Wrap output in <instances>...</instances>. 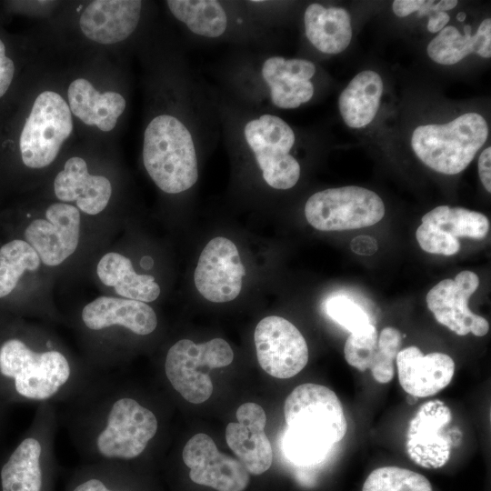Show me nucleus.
<instances>
[{"mask_svg":"<svg viewBox=\"0 0 491 491\" xmlns=\"http://www.w3.org/2000/svg\"><path fill=\"white\" fill-rule=\"evenodd\" d=\"M72 130L71 111L64 98L53 91L41 93L34 102L19 138L25 165L35 169L49 165Z\"/></svg>","mask_w":491,"mask_h":491,"instance_id":"6e6552de","label":"nucleus"},{"mask_svg":"<svg viewBox=\"0 0 491 491\" xmlns=\"http://www.w3.org/2000/svg\"><path fill=\"white\" fill-rule=\"evenodd\" d=\"M254 339L260 366L274 377H293L307 364L306 339L284 317L270 316L263 318L256 327Z\"/></svg>","mask_w":491,"mask_h":491,"instance_id":"9b49d317","label":"nucleus"},{"mask_svg":"<svg viewBox=\"0 0 491 491\" xmlns=\"http://www.w3.org/2000/svg\"><path fill=\"white\" fill-rule=\"evenodd\" d=\"M424 0H395L392 9L396 15L405 17L414 12H418Z\"/></svg>","mask_w":491,"mask_h":491,"instance_id":"58836bf2","label":"nucleus"},{"mask_svg":"<svg viewBox=\"0 0 491 491\" xmlns=\"http://www.w3.org/2000/svg\"><path fill=\"white\" fill-rule=\"evenodd\" d=\"M245 266L235 245L222 236L213 238L200 254L194 274L198 292L208 301L225 303L241 292Z\"/></svg>","mask_w":491,"mask_h":491,"instance_id":"f8f14e48","label":"nucleus"},{"mask_svg":"<svg viewBox=\"0 0 491 491\" xmlns=\"http://www.w3.org/2000/svg\"><path fill=\"white\" fill-rule=\"evenodd\" d=\"M40 258L25 240H12L0 248V298L9 295L25 271L40 266Z\"/></svg>","mask_w":491,"mask_h":491,"instance_id":"c756f323","label":"nucleus"},{"mask_svg":"<svg viewBox=\"0 0 491 491\" xmlns=\"http://www.w3.org/2000/svg\"><path fill=\"white\" fill-rule=\"evenodd\" d=\"M479 286V278L471 271L458 273L455 279H444L429 290L428 309L436 320L458 336L472 333L484 336L489 330L488 322L474 314L467 306L469 297Z\"/></svg>","mask_w":491,"mask_h":491,"instance_id":"ddd939ff","label":"nucleus"},{"mask_svg":"<svg viewBox=\"0 0 491 491\" xmlns=\"http://www.w3.org/2000/svg\"><path fill=\"white\" fill-rule=\"evenodd\" d=\"M478 175L480 180L487 192H491V147L484 149L478 158Z\"/></svg>","mask_w":491,"mask_h":491,"instance_id":"e433bc0d","label":"nucleus"},{"mask_svg":"<svg viewBox=\"0 0 491 491\" xmlns=\"http://www.w3.org/2000/svg\"><path fill=\"white\" fill-rule=\"evenodd\" d=\"M15 74V65L11 58L5 55V47L0 39V97L9 88Z\"/></svg>","mask_w":491,"mask_h":491,"instance_id":"c9c22d12","label":"nucleus"},{"mask_svg":"<svg viewBox=\"0 0 491 491\" xmlns=\"http://www.w3.org/2000/svg\"><path fill=\"white\" fill-rule=\"evenodd\" d=\"M362 491H432V486L419 473L398 466H383L369 474Z\"/></svg>","mask_w":491,"mask_h":491,"instance_id":"7c9ffc66","label":"nucleus"},{"mask_svg":"<svg viewBox=\"0 0 491 491\" xmlns=\"http://www.w3.org/2000/svg\"><path fill=\"white\" fill-rule=\"evenodd\" d=\"M377 345L378 350L369 369L377 382L386 384L394 377V360L402 345L400 331L394 327L384 328Z\"/></svg>","mask_w":491,"mask_h":491,"instance_id":"473e14b6","label":"nucleus"},{"mask_svg":"<svg viewBox=\"0 0 491 491\" xmlns=\"http://www.w3.org/2000/svg\"><path fill=\"white\" fill-rule=\"evenodd\" d=\"M0 375L18 396L40 404L69 401L95 376L51 345L36 349L19 338L1 345Z\"/></svg>","mask_w":491,"mask_h":491,"instance_id":"7ed1b4c3","label":"nucleus"},{"mask_svg":"<svg viewBox=\"0 0 491 491\" xmlns=\"http://www.w3.org/2000/svg\"><path fill=\"white\" fill-rule=\"evenodd\" d=\"M143 162L151 179L168 194L189 189L198 178L192 135L180 120L169 115L155 117L145 128Z\"/></svg>","mask_w":491,"mask_h":491,"instance_id":"20e7f679","label":"nucleus"},{"mask_svg":"<svg viewBox=\"0 0 491 491\" xmlns=\"http://www.w3.org/2000/svg\"><path fill=\"white\" fill-rule=\"evenodd\" d=\"M398 380L402 388L415 397L437 394L451 382L454 360L444 353L423 355L416 346H408L396 355Z\"/></svg>","mask_w":491,"mask_h":491,"instance_id":"a211bd4d","label":"nucleus"},{"mask_svg":"<svg viewBox=\"0 0 491 491\" xmlns=\"http://www.w3.org/2000/svg\"><path fill=\"white\" fill-rule=\"evenodd\" d=\"M236 419L225 428L226 443L248 473L261 475L273 462L272 446L265 432L266 412L258 404L248 402L237 408Z\"/></svg>","mask_w":491,"mask_h":491,"instance_id":"f3484780","label":"nucleus"},{"mask_svg":"<svg viewBox=\"0 0 491 491\" xmlns=\"http://www.w3.org/2000/svg\"><path fill=\"white\" fill-rule=\"evenodd\" d=\"M305 215L320 231L352 230L378 223L385 215V205L375 192L348 185L312 195L306 203Z\"/></svg>","mask_w":491,"mask_h":491,"instance_id":"0eeeda50","label":"nucleus"},{"mask_svg":"<svg viewBox=\"0 0 491 491\" xmlns=\"http://www.w3.org/2000/svg\"><path fill=\"white\" fill-rule=\"evenodd\" d=\"M56 426L54 406L40 404L30 435L19 443L1 468L2 491H42L44 463L54 451Z\"/></svg>","mask_w":491,"mask_h":491,"instance_id":"1a4fd4ad","label":"nucleus"},{"mask_svg":"<svg viewBox=\"0 0 491 491\" xmlns=\"http://www.w3.org/2000/svg\"><path fill=\"white\" fill-rule=\"evenodd\" d=\"M45 217L32 221L25 230V238L45 265L55 266L77 248L80 213L72 205L54 203L47 207Z\"/></svg>","mask_w":491,"mask_h":491,"instance_id":"2eb2a0df","label":"nucleus"},{"mask_svg":"<svg viewBox=\"0 0 491 491\" xmlns=\"http://www.w3.org/2000/svg\"><path fill=\"white\" fill-rule=\"evenodd\" d=\"M383 87L380 75L372 70L362 71L350 81L338 100L340 114L349 127L361 128L373 121Z\"/></svg>","mask_w":491,"mask_h":491,"instance_id":"bb28decb","label":"nucleus"},{"mask_svg":"<svg viewBox=\"0 0 491 491\" xmlns=\"http://www.w3.org/2000/svg\"><path fill=\"white\" fill-rule=\"evenodd\" d=\"M96 273L104 285L114 287L115 293L125 298L148 303L160 295L155 277L137 274L130 259L119 253L109 252L103 256Z\"/></svg>","mask_w":491,"mask_h":491,"instance_id":"a878e982","label":"nucleus"},{"mask_svg":"<svg viewBox=\"0 0 491 491\" xmlns=\"http://www.w3.org/2000/svg\"><path fill=\"white\" fill-rule=\"evenodd\" d=\"M487 135L485 118L477 113H466L447 124L416 127L411 145L417 157L431 169L456 175L471 163Z\"/></svg>","mask_w":491,"mask_h":491,"instance_id":"39448f33","label":"nucleus"},{"mask_svg":"<svg viewBox=\"0 0 491 491\" xmlns=\"http://www.w3.org/2000/svg\"><path fill=\"white\" fill-rule=\"evenodd\" d=\"M244 133L267 185L276 189L293 187L299 179L300 165L289 154L295 134L287 123L276 115H263L249 121Z\"/></svg>","mask_w":491,"mask_h":491,"instance_id":"9d476101","label":"nucleus"},{"mask_svg":"<svg viewBox=\"0 0 491 491\" xmlns=\"http://www.w3.org/2000/svg\"><path fill=\"white\" fill-rule=\"evenodd\" d=\"M325 310L331 319L348 330L350 334H361L374 326L366 312L344 295L329 297L326 301Z\"/></svg>","mask_w":491,"mask_h":491,"instance_id":"2f4dec72","label":"nucleus"},{"mask_svg":"<svg viewBox=\"0 0 491 491\" xmlns=\"http://www.w3.org/2000/svg\"><path fill=\"white\" fill-rule=\"evenodd\" d=\"M233 359L231 346L222 338L202 344L181 339L167 351L164 371L171 386L184 399L201 404L213 393L209 372L230 365Z\"/></svg>","mask_w":491,"mask_h":491,"instance_id":"423d86ee","label":"nucleus"},{"mask_svg":"<svg viewBox=\"0 0 491 491\" xmlns=\"http://www.w3.org/2000/svg\"><path fill=\"white\" fill-rule=\"evenodd\" d=\"M465 35L453 25L445 26L428 44L429 57L441 65H454L471 53L484 58L491 56V19L486 18L471 35V26L464 27Z\"/></svg>","mask_w":491,"mask_h":491,"instance_id":"393cba45","label":"nucleus"},{"mask_svg":"<svg viewBox=\"0 0 491 491\" xmlns=\"http://www.w3.org/2000/svg\"><path fill=\"white\" fill-rule=\"evenodd\" d=\"M375 326L366 332L350 334L344 347L346 362L359 371L369 369L378 350Z\"/></svg>","mask_w":491,"mask_h":491,"instance_id":"72a5a7b5","label":"nucleus"},{"mask_svg":"<svg viewBox=\"0 0 491 491\" xmlns=\"http://www.w3.org/2000/svg\"><path fill=\"white\" fill-rule=\"evenodd\" d=\"M416 237L420 247L431 254L453 256L460 250L458 238L430 224L422 223L416 231Z\"/></svg>","mask_w":491,"mask_h":491,"instance_id":"f704fd0d","label":"nucleus"},{"mask_svg":"<svg viewBox=\"0 0 491 491\" xmlns=\"http://www.w3.org/2000/svg\"><path fill=\"white\" fill-rule=\"evenodd\" d=\"M449 15L446 12H434L430 15L427 30L431 33L440 32L449 22Z\"/></svg>","mask_w":491,"mask_h":491,"instance_id":"a19ab883","label":"nucleus"},{"mask_svg":"<svg viewBox=\"0 0 491 491\" xmlns=\"http://www.w3.org/2000/svg\"><path fill=\"white\" fill-rule=\"evenodd\" d=\"M81 319L92 332L116 325L136 336L152 334L158 324L155 312L146 303L105 296L85 305Z\"/></svg>","mask_w":491,"mask_h":491,"instance_id":"aec40b11","label":"nucleus"},{"mask_svg":"<svg viewBox=\"0 0 491 491\" xmlns=\"http://www.w3.org/2000/svg\"><path fill=\"white\" fill-rule=\"evenodd\" d=\"M54 191L59 200L76 202L80 210L95 215L106 207L112 185L105 176L90 175L83 158L73 156L55 176Z\"/></svg>","mask_w":491,"mask_h":491,"instance_id":"412c9836","label":"nucleus"},{"mask_svg":"<svg viewBox=\"0 0 491 491\" xmlns=\"http://www.w3.org/2000/svg\"><path fill=\"white\" fill-rule=\"evenodd\" d=\"M350 247L358 255L370 256L376 252L377 243L372 236L359 235L351 241Z\"/></svg>","mask_w":491,"mask_h":491,"instance_id":"4c0bfd02","label":"nucleus"},{"mask_svg":"<svg viewBox=\"0 0 491 491\" xmlns=\"http://www.w3.org/2000/svg\"><path fill=\"white\" fill-rule=\"evenodd\" d=\"M73 491H119L109 488L105 483L95 477L88 478L76 485Z\"/></svg>","mask_w":491,"mask_h":491,"instance_id":"ea45409f","label":"nucleus"},{"mask_svg":"<svg viewBox=\"0 0 491 491\" xmlns=\"http://www.w3.org/2000/svg\"><path fill=\"white\" fill-rule=\"evenodd\" d=\"M142 2L139 0L92 1L80 16V28L88 39L112 45L126 39L136 28Z\"/></svg>","mask_w":491,"mask_h":491,"instance_id":"6ab92c4d","label":"nucleus"},{"mask_svg":"<svg viewBox=\"0 0 491 491\" xmlns=\"http://www.w3.org/2000/svg\"><path fill=\"white\" fill-rule=\"evenodd\" d=\"M69 108L87 125H95L104 132L111 131L125 108L122 95L113 91L103 94L84 78L74 80L67 92Z\"/></svg>","mask_w":491,"mask_h":491,"instance_id":"5701e85b","label":"nucleus"},{"mask_svg":"<svg viewBox=\"0 0 491 491\" xmlns=\"http://www.w3.org/2000/svg\"><path fill=\"white\" fill-rule=\"evenodd\" d=\"M304 23L306 37L322 53H341L351 42V19L344 8L311 4L305 11Z\"/></svg>","mask_w":491,"mask_h":491,"instance_id":"b1692460","label":"nucleus"},{"mask_svg":"<svg viewBox=\"0 0 491 491\" xmlns=\"http://www.w3.org/2000/svg\"><path fill=\"white\" fill-rule=\"evenodd\" d=\"M466 13L465 12H459L456 15L457 17V20L460 21V22H463L465 19H466Z\"/></svg>","mask_w":491,"mask_h":491,"instance_id":"79ce46f5","label":"nucleus"},{"mask_svg":"<svg viewBox=\"0 0 491 491\" xmlns=\"http://www.w3.org/2000/svg\"><path fill=\"white\" fill-rule=\"evenodd\" d=\"M173 15L195 34L210 38L223 35L227 17L221 4L215 0H168Z\"/></svg>","mask_w":491,"mask_h":491,"instance_id":"cd10ccee","label":"nucleus"},{"mask_svg":"<svg viewBox=\"0 0 491 491\" xmlns=\"http://www.w3.org/2000/svg\"><path fill=\"white\" fill-rule=\"evenodd\" d=\"M451 421V410L444 402L431 400L420 406L406 433V449L410 459L426 468L446 465L452 447L447 431Z\"/></svg>","mask_w":491,"mask_h":491,"instance_id":"4468645a","label":"nucleus"},{"mask_svg":"<svg viewBox=\"0 0 491 491\" xmlns=\"http://www.w3.org/2000/svg\"><path fill=\"white\" fill-rule=\"evenodd\" d=\"M287 426L283 440L286 458L298 466L323 461L347 430L340 400L334 391L317 384H302L284 405Z\"/></svg>","mask_w":491,"mask_h":491,"instance_id":"f03ea898","label":"nucleus"},{"mask_svg":"<svg viewBox=\"0 0 491 491\" xmlns=\"http://www.w3.org/2000/svg\"><path fill=\"white\" fill-rule=\"evenodd\" d=\"M422 223L430 224L438 229L457 237L483 239L489 231L487 217L476 211L462 207L437 206L422 217Z\"/></svg>","mask_w":491,"mask_h":491,"instance_id":"c85d7f7f","label":"nucleus"},{"mask_svg":"<svg viewBox=\"0 0 491 491\" xmlns=\"http://www.w3.org/2000/svg\"><path fill=\"white\" fill-rule=\"evenodd\" d=\"M316 73L315 65L305 59L272 56L266 60L262 75L270 87L271 100L280 108H296L314 95L309 81Z\"/></svg>","mask_w":491,"mask_h":491,"instance_id":"4be33fe9","label":"nucleus"},{"mask_svg":"<svg viewBox=\"0 0 491 491\" xmlns=\"http://www.w3.org/2000/svg\"><path fill=\"white\" fill-rule=\"evenodd\" d=\"M185 465L190 468V479L217 491H244L249 484V473L235 458L219 452L206 434L193 436L182 452Z\"/></svg>","mask_w":491,"mask_h":491,"instance_id":"dca6fc26","label":"nucleus"},{"mask_svg":"<svg viewBox=\"0 0 491 491\" xmlns=\"http://www.w3.org/2000/svg\"><path fill=\"white\" fill-rule=\"evenodd\" d=\"M68 402L65 422L84 456L131 461L141 456L157 435L156 415L124 391L115 376H95Z\"/></svg>","mask_w":491,"mask_h":491,"instance_id":"f257e3e1","label":"nucleus"}]
</instances>
